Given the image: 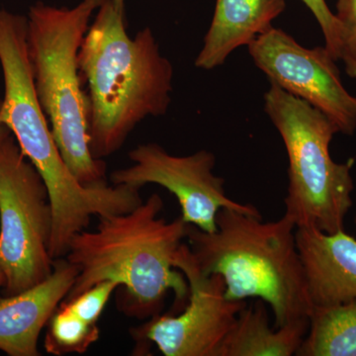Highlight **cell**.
Wrapping results in <instances>:
<instances>
[{"label":"cell","instance_id":"1","mask_svg":"<svg viewBox=\"0 0 356 356\" xmlns=\"http://www.w3.org/2000/svg\"><path fill=\"white\" fill-rule=\"evenodd\" d=\"M86 86L89 147L95 159L121 149L138 124L165 115L172 102L173 67L151 28L129 36L125 13L105 0L79 53Z\"/></svg>","mask_w":356,"mask_h":356},{"label":"cell","instance_id":"2","mask_svg":"<svg viewBox=\"0 0 356 356\" xmlns=\"http://www.w3.org/2000/svg\"><path fill=\"white\" fill-rule=\"evenodd\" d=\"M163 208V198L154 193L129 212L98 217L93 231L76 234L65 257L76 267L77 276L64 301L102 281H113L123 287L119 305L127 315H159L170 291L175 306L184 308L188 282L175 259L188 224L181 217L172 222L159 217Z\"/></svg>","mask_w":356,"mask_h":356},{"label":"cell","instance_id":"3","mask_svg":"<svg viewBox=\"0 0 356 356\" xmlns=\"http://www.w3.org/2000/svg\"><path fill=\"white\" fill-rule=\"evenodd\" d=\"M296 229L286 215L264 222L224 208L218 213L216 232L188 225L186 240L199 270L221 276L227 299L262 300L273 311L274 327H280L310 318L313 310Z\"/></svg>","mask_w":356,"mask_h":356},{"label":"cell","instance_id":"4","mask_svg":"<svg viewBox=\"0 0 356 356\" xmlns=\"http://www.w3.org/2000/svg\"><path fill=\"white\" fill-rule=\"evenodd\" d=\"M105 0L72 8L38 1L27 16V44L35 88L63 159L81 184L106 182V165L89 147L88 103L79 65L81 43Z\"/></svg>","mask_w":356,"mask_h":356},{"label":"cell","instance_id":"5","mask_svg":"<svg viewBox=\"0 0 356 356\" xmlns=\"http://www.w3.org/2000/svg\"><path fill=\"white\" fill-rule=\"evenodd\" d=\"M0 67L4 83L0 125L10 130L21 152L41 175L50 197L54 231H79L104 209V189L81 184L63 159L35 88L27 17L6 9H0Z\"/></svg>","mask_w":356,"mask_h":356},{"label":"cell","instance_id":"6","mask_svg":"<svg viewBox=\"0 0 356 356\" xmlns=\"http://www.w3.org/2000/svg\"><path fill=\"white\" fill-rule=\"evenodd\" d=\"M264 110L286 149L288 168L285 213L297 228L312 227L336 233L353 208V161L332 159L330 145L337 128L325 115L304 100L270 83Z\"/></svg>","mask_w":356,"mask_h":356},{"label":"cell","instance_id":"7","mask_svg":"<svg viewBox=\"0 0 356 356\" xmlns=\"http://www.w3.org/2000/svg\"><path fill=\"white\" fill-rule=\"evenodd\" d=\"M48 189L13 134L0 142V267L6 296L25 291L53 273Z\"/></svg>","mask_w":356,"mask_h":356},{"label":"cell","instance_id":"8","mask_svg":"<svg viewBox=\"0 0 356 356\" xmlns=\"http://www.w3.org/2000/svg\"><path fill=\"white\" fill-rule=\"evenodd\" d=\"M133 165L115 170L112 184L140 189L158 184L177 197L181 219L207 233L217 231L218 213L224 208L262 217L254 205L227 195L224 178L213 172L216 156L202 149L189 156H175L154 143L139 145L129 153Z\"/></svg>","mask_w":356,"mask_h":356},{"label":"cell","instance_id":"9","mask_svg":"<svg viewBox=\"0 0 356 356\" xmlns=\"http://www.w3.org/2000/svg\"><path fill=\"white\" fill-rule=\"evenodd\" d=\"M175 267L188 282V300L184 310L175 315L154 316L133 330V337L156 344L165 356H218L247 302L227 299L221 276L201 273L187 243L178 248Z\"/></svg>","mask_w":356,"mask_h":356},{"label":"cell","instance_id":"10","mask_svg":"<svg viewBox=\"0 0 356 356\" xmlns=\"http://www.w3.org/2000/svg\"><path fill=\"white\" fill-rule=\"evenodd\" d=\"M248 48L270 83L322 112L337 133H355L356 97L344 88L337 60L325 47L305 48L288 33L273 27Z\"/></svg>","mask_w":356,"mask_h":356},{"label":"cell","instance_id":"11","mask_svg":"<svg viewBox=\"0 0 356 356\" xmlns=\"http://www.w3.org/2000/svg\"><path fill=\"white\" fill-rule=\"evenodd\" d=\"M77 269L65 259L54 261L47 280L0 299V350L10 356H38V341L60 304L74 286Z\"/></svg>","mask_w":356,"mask_h":356},{"label":"cell","instance_id":"12","mask_svg":"<svg viewBox=\"0 0 356 356\" xmlns=\"http://www.w3.org/2000/svg\"><path fill=\"white\" fill-rule=\"evenodd\" d=\"M296 241L313 308L356 303L355 238L302 227Z\"/></svg>","mask_w":356,"mask_h":356},{"label":"cell","instance_id":"13","mask_svg":"<svg viewBox=\"0 0 356 356\" xmlns=\"http://www.w3.org/2000/svg\"><path fill=\"white\" fill-rule=\"evenodd\" d=\"M285 8V0H217L196 67L209 70L224 65L236 49L271 29Z\"/></svg>","mask_w":356,"mask_h":356},{"label":"cell","instance_id":"14","mask_svg":"<svg viewBox=\"0 0 356 356\" xmlns=\"http://www.w3.org/2000/svg\"><path fill=\"white\" fill-rule=\"evenodd\" d=\"M309 324L310 318H301L283 327H271L266 303L259 300L238 314L218 356L297 355Z\"/></svg>","mask_w":356,"mask_h":356},{"label":"cell","instance_id":"15","mask_svg":"<svg viewBox=\"0 0 356 356\" xmlns=\"http://www.w3.org/2000/svg\"><path fill=\"white\" fill-rule=\"evenodd\" d=\"M299 356H356V303L314 307Z\"/></svg>","mask_w":356,"mask_h":356},{"label":"cell","instance_id":"16","mask_svg":"<svg viewBox=\"0 0 356 356\" xmlns=\"http://www.w3.org/2000/svg\"><path fill=\"white\" fill-rule=\"evenodd\" d=\"M47 353L55 355L84 353L99 339L97 325H91L60 303L48 323Z\"/></svg>","mask_w":356,"mask_h":356},{"label":"cell","instance_id":"17","mask_svg":"<svg viewBox=\"0 0 356 356\" xmlns=\"http://www.w3.org/2000/svg\"><path fill=\"white\" fill-rule=\"evenodd\" d=\"M339 60L348 76L356 79V0H337Z\"/></svg>","mask_w":356,"mask_h":356},{"label":"cell","instance_id":"18","mask_svg":"<svg viewBox=\"0 0 356 356\" xmlns=\"http://www.w3.org/2000/svg\"><path fill=\"white\" fill-rule=\"evenodd\" d=\"M118 287L119 285L113 281H102L62 303L88 324L97 325L105 307Z\"/></svg>","mask_w":356,"mask_h":356},{"label":"cell","instance_id":"19","mask_svg":"<svg viewBox=\"0 0 356 356\" xmlns=\"http://www.w3.org/2000/svg\"><path fill=\"white\" fill-rule=\"evenodd\" d=\"M315 16L325 38V47L339 60V24L325 0H301Z\"/></svg>","mask_w":356,"mask_h":356},{"label":"cell","instance_id":"20","mask_svg":"<svg viewBox=\"0 0 356 356\" xmlns=\"http://www.w3.org/2000/svg\"><path fill=\"white\" fill-rule=\"evenodd\" d=\"M117 10L125 13V0H112Z\"/></svg>","mask_w":356,"mask_h":356},{"label":"cell","instance_id":"21","mask_svg":"<svg viewBox=\"0 0 356 356\" xmlns=\"http://www.w3.org/2000/svg\"><path fill=\"white\" fill-rule=\"evenodd\" d=\"M11 132L8 128H6V126L0 125V142L6 138L7 136L10 135Z\"/></svg>","mask_w":356,"mask_h":356},{"label":"cell","instance_id":"22","mask_svg":"<svg viewBox=\"0 0 356 356\" xmlns=\"http://www.w3.org/2000/svg\"><path fill=\"white\" fill-rule=\"evenodd\" d=\"M4 285H6V276L0 267V287H4Z\"/></svg>","mask_w":356,"mask_h":356},{"label":"cell","instance_id":"23","mask_svg":"<svg viewBox=\"0 0 356 356\" xmlns=\"http://www.w3.org/2000/svg\"><path fill=\"white\" fill-rule=\"evenodd\" d=\"M355 226H356V214H355Z\"/></svg>","mask_w":356,"mask_h":356}]
</instances>
